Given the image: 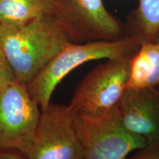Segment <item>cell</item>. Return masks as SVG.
Returning <instances> with one entry per match:
<instances>
[{"label": "cell", "mask_w": 159, "mask_h": 159, "mask_svg": "<svg viewBox=\"0 0 159 159\" xmlns=\"http://www.w3.org/2000/svg\"><path fill=\"white\" fill-rule=\"evenodd\" d=\"M69 42L54 13L21 25L0 23V47L16 80L26 85Z\"/></svg>", "instance_id": "cell-1"}, {"label": "cell", "mask_w": 159, "mask_h": 159, "mask_svg": "<svg viewBox=\"0 0 159 159\" xmlns=\"http://www.w3.org/2000/svg\"><path fill=\"white\" fill-rule=\"evenodd\" d=\"M141 46L138 40L129 35L114 41L83 43L69 42L27 83V90L43 110L51 103L57 85L73 69L91 61L116 58L134 54Z\"/></svg>", "instance_id": "cell-2"}, {"label": "cell", "mask_w": 159, "mask_h": 159, "mask_svg": "<svg viewBox=\"0 0 159 159\" xmlns=\"http://www.w3.org/2000/svg\"><path fill=\"white\" fill-rule=\"evenodd\" d=\"M134 54L107 59L85 75L69 105L71 114L95 119L114 113L125 90Z\"/></svg>", "instance_id": "cell-3"}, {"label": "cell", "mask_w": 159, "mask_h": 159, "mask_svg": "<svg viewBox=\"0 0 159 159\" xmlns=\"http://www.w3.org/2000/svg\"><path fill=\"white\" fill-rule=\"evenodd\" d=\"M41 116L27 85L16 80L0 89V150L25 154L33 142Z\"/></svg>", "instance_id": "cell-4"}, {"label": "cell", "mask_w": 159, "mask_h": 159, "mask_svg": "<svg viewBox=\"0 0 159 159\" xmlns=\"http://www.w3.org/2000/svg\"><path fill=\"white\" fill-rule=\"evenodd\" d=\"M54 14L70 42L114 41L125 35L102 0H56Z\"/></svg>", "instance_id": "cell-5"}, {"label": "cell", "mask_w": 159, "mask_h": 159, "mask_svg": "<svg viewBox=\"0 0 159 159\" xmlns=\"http://www.w3.org/2000/svg\"><path fill=\"white\" fill-rule=\"evenodd\" d=\"M28 159H85L84 150L69 106L50 103L43 110Z\"/></svg>", "instance_id": "cell-6"}, {"label": "cell", "mask_w": 159, "mask_h": 159, "mask_svg": "<svg viewBox=\"0 0 159 159\" xmlns=\"http://www.w3.org/2000/svg\"><path fill=\"white\" fill-rule=\"evenodd\" d=\"M73 118L84 150L85 159H125L147 144L145 139L131 134L123 127L116 110L101 118L74 115Z\"/></svg>", "instance_id": "cell-7"}, {"label": "cell", "mask_w": 159, "mask_h": 159, "mask_svg": "<svg viewBox=\"0 0 159 159\" xmlns=\"http://www.w3.org/2000/svg\"><path fill=\"white\" fill-rule=\"evenodd\" d=\"M123 127L145 139H159V88L125 89L116 108Z\"/></svg>", "instance_id": "cell-8"}, {"label": "cell", "mask_w": 159, "mask_h": 159, "mask_svg": "<svg viewBox=\"0 0 159 159\" xmlns=\"http://www.w3.org/2000/svg\"><path fill=\"white\" fill-rule=\"evenodd\" d=\"M159 86V43L142 44L133 57L125 89L158 88Z\"/></svg>", "instance_id": "cell-9"}, {"label": "cell", "mask_w": 159, "mask_h": 159, "mask_svg": "<svg viewBox=\"0 0 159 159\" xmlns=\"http://www.w3.org/2000/svg\"><path fill=\"white\" fill-rule=\"evenodd\" d=\"M55 10L56 0H0V23L21 25Z\"/></svg>", "instance_id": "cell-10"}, {"label": "cell", "mask_w": 159, "mask_h": 159, "mask_svg": "<svg viewBox=\"0 0 159 159\" xmlns=\"http://www.w3.org/2000/svg\"><path fill=\"white\" fill-rule=\"evenodd\" d=\"M159 32V0H139V7L131 20L126 35L141 44L153 42Z\"/></svg>", "instance_id": "cell-11"}, {"label": "cell", "mask_w": 159, "mask_h": 159, "mask_svg": "<svg viewBox=\"0 0 159 159\" xmlns=\"http://www.w3.org/2000/svg\"><path fill=\"white\" fill-rule=\"evenodd\" d=\"M125 159H159V139L148 143Z\"/></svg>", "instance_id": "cell-12"}, {"label": "cell", "mask_w": 159, "mask_h": 159, "mask_svg": "<svg viewBox=\"0 0 159 159\" xmlns=\"http://www.w3.org/2000/svg\"><path fill=\"white\" fill-rule=\"evenodd\" d=\"M16 80V77L8 59L0 47V89Z\"/></svg>", "instance_id": "cell-13"}, {"label": "cell", "mask_w": 159, "mask_h": 159, "mask_svg": "<svg viewBox=\"0 0 159 159\" xmlns=\"http://www.w3.org/2000/svg\"><path fill=\"white\" fill-rule=\"evenodd\" d=\"M0 159H28L22 152L13 150H0Z\"/></svg>", "instance_id": "cell-14"}, {"label": "cell", "mask_w": 159, "mask_h": 159, "mask_svg": "<svg viewBox=\"0 0 159 159\" xmlns=\"http://www.w3.org/2000/svg\"><path fill=\"white\" fill-rule=\"evenodd\" d=\"M155 41H156V42H157V43H159V32L158 33V35H157L156 39V40H155Z\"/></svg>", "instance_id": "cell-15"}, {"label": "cell", "mask_w": 159, "mask_h": 159, "mask_svg": "<svg viewBox=\"0 0 159 159\" xmlns=\"http://www.w3.org/2000/svg\"><path fill=\"white\" fill-rule=\"evenodd\" d=\"M158 87H159V86H158Z\"/></svg>", "instance_id": "cell-16"}]
</instances>
